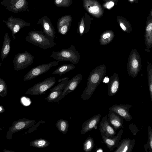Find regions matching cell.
<instances>
[{"mask_svg":"<svg viewBox=\"0 0 152 152\" xmlns=\"http://www.w3.org/2000/svg\"><path fill=\"white\" fill-rule=\"evenodd\" d=\"M68 122L65 120L59 119L56 124V126L58 131L63 134H66L69 128Z\"/></svg>","mask_w":152,"mask_h":152,"instance_id":"24","label":"cell"},{"mask_svg":"<svg viewBox=\"0 0 152 152\" xmlns=\"http://www.w3.org/2000/svg\"><path fill=\"white\" fill-rule=\"evenodd\" d=\"M133 106L128 104H115L110 107L109 110L117 114L126 121H129L133 118L129 113V110Z\"/></svg>","mask_w":152,"mask_h":152,"instance_id":"9","label":"cell"},{"mask_svg":"<svg viewBox=\"0 0 152 152\" xmlns=\"http://www.w3.org/2000/svg\"><path fill=\"white\" fill-rule=\"evenodd\" d=\"M96 151V152H103V150L101 148H99L97 149V150Z\"/></svg>","mask_w":152,"mask_h":152,"instance_id":"35","label":"cell"},{"mask_svg":"<svg viewBox=\"0 0 152 152\" xmlns=\"http://www.w3.org/2000/svg\"><path fill=\"white\" fill-rule=\"evenodd\" d=\"M59 62L57 61H53L32 68L25 75L23 78V80H30L46 72L52 67L58 66Z\"/></svg>","mask_w":152,"mask_h":152,"instance_id":"7","label":"cell"},{"mask_svg":"<svg viewBox=\"0 0 152 152\" xmlns=\"http://www.w3.org/2000/svg\"><path fill=\"white\" fill-rule=\"evenodd\" d=\"M25 38L28 42L44 50L53 48L56 45L54 39L37 31H31Z\"/></svg>","mask_w":152,"mask_h":152,"instance_id":"2","label":"cell"},{"mask_svg":"<svg viewBox=\"0 0 152 152\" xmlns=\"http://www.w3.org/2000/svg\"><path fill=\"white\" fill-rule=\"evenodd\" d=\"M69 81L66 80L60 83L57 85L50 89L51 92L45 99L49 102H54L61 94Z\"/></svg>","mask_w":152,"mask_h":152,"instance_id":"13","label":"cell"},{"mask_svg":"<svg viewBox=\"0 0 152 152\" xmlns=\"http://www.w3.org/2000/svg\"><path fill=\"white\" fill-rule=\"evenodd\" d=\"M120 25L122 29L124 31H127V28L122 23H120Z\"/></svg>","mask_w":152,"mask_h":152,"instance_id":"31","label":"cell"},{"mask_svg":"<svg viewBox=\"0 0 152 152\" xmlns=\"http://www.w3.org/2000/svg\"><path fill=\"white\" fill-rule=\"evenodd\" d=\"M109 124L115 131L120 128H124V119L115 112L110 111L108 115Z\"/></svg>","mask_w":152,"mask_h":152,"instance_id":"14","label":"cell"},{"mask_svg":"<svg viewBox=\"0 0 152 152\" xmlns=\"http://www.w3.org/2000/svg\"><path fill=\"white\" fill-rule=\"evenodd\" d=\"M114 5V3L113 2H110L109 4L107 5V8L109 9L111 7H112Z\"/></svg>","mask_w":152,"mask_h":152,"instance_id":"33","label":"cell"},{"mask_svg":"<svg viewBox=\"0 0 152 152\" xmlns=\"http://www.w3.org/2000/svg\"><path fill=\"white\" fill-rule=\"evenodd\" d=\"M34 57L27 51L18 53L13 59L14 69L16 71L24 69L33 62Z\"/></svg>","mask_w":152,"mask_h":152,"instance_id":"6","label":"cell"},{"mask_svg":"<svg viewBox=\"0 0 152 152\" xmlns=\"http://www.w3.org/2000/svg\"><path fill=\"white\" fill-rule=\"evenodd\" d=\"M114 34L112 31H107L102 34L99 38L100 44L102 45H106L113 39Z\"/></svg>","mask_w":152,"mask_h":152,"instance_id":"20","label":"cell"},{"mask_svg":"<svg viewBox=\"0 0 152 152\" xmlns=\"http://www.w3.org/2000/svg\"><path fill=\"white\" fill-rule=\"evenodd\" d=\"M50 142L47 140L42 138L35 139L31 142V146L38 148H43L48 146Z\"/></svg>","mask_w":152,"mask_h":152,"instance_id":"25","label":"cell"},{"mask_svg":"<svg viewBox=\"0 0 152 152\" xmlns=\"http://www.w3.org/2000/svg\"><path fill=\"white\" fill-rule=\"evenodd\" d=\"M82 78V74H78L69 80L66 86L54 102H59L66 95L73 91L77 87Z\"/></svg>","mask_w":152,"mask_h":152,"instance_id":"8","label":"cell"},{"mask_svg":"<svg viewBox=\"0 0 152 152\" xmlns=\"http://www.w3.org/2000/svg\"><path fill=\"white\" fill-rule=\"evenodd\" d=\"M99 130L101 135L109 138L114 137L116 134L114 129L109 124L106 115L102 118L100 123Z\"/></svg>","mask_w":152,"mask_h":152,"instance_id":"11","label":"cell"},{"mask_svg":"<svg viewBox=\"0 0 152 152\" xmlns=\"http://www.w3.org/2000/svg\"><path fill=\"white\" fill-rule=\"evenodd\" d=\"M123 132V130H120L113 138H107L101 135L103 142L110 151H113L115 148L118 147Z\"/></svg>","mask_w":152,"mask_h":152,"instance_id":"16","label":"cell"},{"mask_svg":"<svg viewBox=\"0 0 152 152\" xmlns=\"http://www.w3.org/2000/svg\"><path fill=\"white\" fill-rule=\"evenodd\" d=\"M49 57L53 58L56 61H68L72 64H75L78 63L80 61V55L76 50L74 45H71L69 48L64 49L60 51H53Z\"/></svg>","mask_w":152,"mask_h":152,"instance_id":"3","label":"cell"},{"mask_svg":"<svg viewBox=\"0 0 152 152\" xmlns=\"http://www.w3.org/2000/svg\"><path fill=\"white\" fill-rule=\"evenodd\" d=\"M63 0H55V3L57 4H59L61 3Z\"/></svg>","mask_w":152,"mask_h":152,"instance_id":"34","label":"cell"},{"mask_svg":"<svg viewBox=\"0 0 152 152\" xmlns=\"http://www.w3.org/2000/svg\"><path fill=\"white\" fill-rule=\"evenodd\" d=\"M56 83L55 77H48L30 88L26 93L33 95L37 96L45 94L46 91L54 85Z\"/></svg>","mask_w":152,"mask_h":152,"instance_id":"5","label":"cell"},{"mask_svg":"<svg viewBox=\"0 0 152 152\" xmlns=\"http://www.w3.org/2000/svg\"><path fill=\"white\" fill-rule=\"evenodd\" d=\"M127 68L128 75L133 78L135 77L141 70V58L136 49H132L130 52Z\"/></svg>","mask_w":152,"mask_h":152,"instance_id":"4","label":"cell"},{"mask_svg":"<svg viewBox=\"0 0 152 152\" xmlns=\"http://www.w3.org/2000/svg\"><path fill=\"white\" fill-rule=\"evenodd\" d=\"M135 140L126 138L119 142L118 145L114 152H131L133 148Z\"/></svg>","mask_w":152,"mask_h":152,"instance_id":"17","label":"cell"},{"mask_svg":"<svg viewBox=\"0 0 152 152\" xmlns=\"http://www.w3.org/2000/svg\"><path fill=\"white\" fill-rule=\"evenodd\" d=\"M147 78L150 96L152 102V64L147 60Z\"/></svg>","mask_w":152,"mask_h":152,"instance_id":"23","label":"cell"},{"mask_svg":"<svg viewBox=\"0 0 152 152\" xmlns=\"http://www.w3.org/2000/svg\"><path fill=\"white\" fill-rule=\"evenodd\" d=\"M148 139L146 144L144 145V147L145 152L149 150V152H152V129L150 126L148 128Z\"/></svg>","mask_w":152,"mask_h":152,"instance_id":"27","label":"cell"},{"mask_svg":"<svg viewBox=\"0 0 152 152\" xmlns=\"http://www.w3.org/2000/svg\"><path fill=\"white\" fill-rule=\"evenodd\" d=\"M130 1H133L134 0H130Z\"/></svg>","mask_w":152,"mask_h":152,"instance_id":"37","label":"cell"},{"mask_svg":"<svg viewBox=\"0 0 152 152\" xmlns=\"http://www.w3.org/2000/svg\"><path fill=\"white\" fill-rule=\"evenodd\" d=\"M101 117L100 114H96L86 121L82 124L80 134H84L94 129H96Z\"/></svg>","mask_w":152,"mask_h":152,"instance_id":"12","label":"cell"},{"mask_svg":"<svg viewBox=\"0 0 152 152\" xmlns=\"http://www.w3.org/2000/svg\"><path fill=\"white\" fill-rule=\"evenodd\" d=\"M120 80L118 75L114 73L110 78L107 84V93L109 96H112L117 92L119 87Z\"/></svg>","mask_w":152,"mask_h":152,"instance_id":"15","label":"cell"},{"mask_svg":"<svg viewBox=\"0 0 152 152\" xmlns=\"http://www.w3.org/2000/svg\"><path fill=\"white\" fill-rule=\"evenodd\" d=\"M69 25H65L62 26L58 30V32L62 35H65L68 32L69 29Z\"/></svg>","mask_w":152,"mask_h":152,"instance_id":"29","label":"cell"},{"mask_svg":"<svg viewBox=\"0 0 152 152\" xmlns=\"http://www.w3.org/2000/svg\"><path fill=\"white\" fill-rule=\"evenodd\" d=\"M89 12L92 14H96L99 12V8L97 6H94L90 7L88 9Z\"/></svg>","mask_w":152,"mask_h":152,"instance_id":"30","label":"cell"},{"mask_svg":"<svg viewBox=\"0 0 152 152\" xmlns=\"http://www.w3.org/2000/svg\"><path fill=\"white\" fill-rule=\"evenodd\" d=\"M75 68V66L72 64H63L57 68L53 72L52 74L61 76L74 69Z\"/></svg>","mask_w":152,"mask_h":152,"instance_id":"21","label":"cell"},{"mask_svg":"<svg viewBox=\"0 0 152 152\" xmlns=\"http://www.w3.org/2000/svg\"><path fill=\"white\" fill-rule=\"evenodd\" d=\"M12 31V34L14 39L16 38L15 35L21 28L24 26L30 25L29 23L25 22L20 19L16 18L13 17L10 18L8 20H3Z\"/></svg>","mask_w":152,"mask_h":152,"instance_id":"10","label":"cell"},{"mask_svg":"<svg viewBox=\"0 0 152 152\" xmlns=\"http://www.w3.org/2000/svg\"><path fill=\"white\" fill-rule=\"evenodd\" d=\"M69 78L68 77H64L63 78L59 79L58 80V82L59 83H60L61 82H62L63 81H65L66 80H69Z\"/></svg>","mask_w":152,"mask_h":152,"instance_id":"32","label":"cell"},{"mask_svg":"<svg viewBox=\"0 0 152 152\" xmlns=\"http://www.w3.org/2000/svg\"><path fill=\"white\" fill-rule=\"evenodd\" d=\"M11 39L8 33L5 34L4 41L0 54V57L2 60L5 58L8 55L10 50Z\"/></svg>","mask_w":152,"mask_h":152,"instance_id":"19","label":"cell"},{"mask_svg":"<svg viewBox=\"0 0 152 152\" xmlns=\"http://www.w3.org/2000/svg\"><path fill=\"white\" fill-rule=\"evenodd\" d=\"M129 127L133 135L135 136L140 130L138 127L134 124H129Z\"/></svg>","mask_w":152,"mask_h":152,"instance_id":"28","label":"cell"},{"mask_svg":"<svg viewBox=\"0 0 152 152\" xmlns=\"http://www.w3.org/2000/svg\"><path fill=\"white\" fill-rule=\"evenodd\" d=\"M94 146V141L91 137H88L83 144V149L85 152H90L92 150Z\"/></svg>","mask_w":152,"mask_h":152,"instance_id":"26","label":"cell"},{"mask_svg":"<svg viewBox=\"0 0 152 152\" xmlns=\"http://www.w3.org/2000/svg\"><path fill=\"white\" fill-rule=\"evenodd\" d=\"M4 2L8 9L14 12L21 11L26 5L25 0H4Z\"/></svg>","mask_w":152,"mask_h":152,"instance_id":"18","label":"cell"},{"mask_svg":"<svg viewBox=\"0 0 152 152\" xmlns=\"http://www.w3.org/2000/svg\"><path fill=\"white\" fill-rule=\"evenodd\" d=\"M106 72L104 64H101L91 70L87 78V86L81 95L83 100L86 101L90 98L97 87L103 80Z\"/></svg>","mask_w":152,"mask_h":152,"instance_id":"1","label":"cell"},{"mask_svg":"<svg viewBox=\"0 0 152 152\" xmlns=\"http://www.w3.org/2000/svg\"><path fill=\"white\" fill-rule=\"evenodd\" d=\"M152 23L148 24L146 27L145 34V44L147 49H150L152 46Z\"/></svg>","mask_w":152,"mask_h":152,"instance_id":"22","label":"cell"},{"mask_svg":"<svg viewBox=\"0 0 152 152\" xmlns=\"http://www.w3.org/2000/svg\"><path fill=\"white\" fill-rule=\"evenodd\" d=\"M2 110V107L0 106V111H1Z\"/></svg>","mask_w":152,"mask_h":152,"instance_id":"36","label":"cell"}]
</instances>
